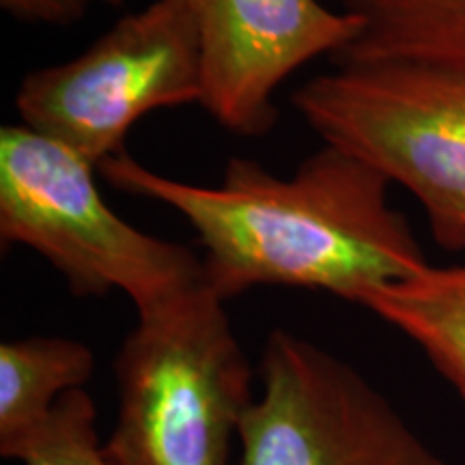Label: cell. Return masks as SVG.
Listing matches in <instances>:
<instances>
[{"instance_id":"1","label":"cell","mask_w":465,"mask_h":465,"mask_svg":"<svg viewBox=\"0 0 465 465\" xmlns=\"http://www.w3.org/2000/svg\"><path fill=\"white\" fill-rule=\"evenodd\" d=\"M114 188L158 201L194 229L203 281L224 302L257 287L325 291L362 304L371 291L414 276L427 259L383 174L325 144L278 177L232 158L223 182L199 185L151 171L130 153L97 166Z\"/></svg>"},{"instance_id":"2","label":"cell","mask_w":465,"mask_h":465,"mask_svg":"<svg viewBox=\"0 0 465 465\" xmlns=\"http://www.w3.org/2000/svg\"><path fill=\"white\" fill-rule=\"evenodd\" d=\"M113 465H231L257 392L224 300L205 281L138 312L114 360Z\"/></svg>"},{"instance_id":"3","label":"cell","mask_w":465,"mask_h":465,"mask_svg":"<svg viewBox=\"0 0 465 465\" xmlns=\"http://www.w3.org/2000/svg\"><path fill=\"white\" fill-rule=\"evenodd\" d=\"M91 162L26 125L0 130V242L44 257L78 298L121 291L136 312L203 282L190 248L125 223Z\"/></svg>"},{"instance_id":"4","label":"cell","mask_w":465,"mask_h":465,"mask_svg":"<svg viewBox=\"0 0 465 465\" xmlns=\"http://www.w3.org/2000/svg\"><path fill=\"white\" fill-rule=\"evenodd\" d=\"M302 119L405 188L438 246L465 250V67L441 63L336 65L291 97Z\"/></svg>"},{"instance_id":"5","label":"cell","mask_w":465,"mask_h":465,"mask_svg":"<svg viewBox=\"0 0 465 465\" xmlns=\"http://www.w3.org/2000/svg\"><path fill=\"white\" fill-rule=\"evenodd\" d=\"M199 37L182 0H153L114 22L72 61L35 69L15 97L22 125L93 166L125 153L138 121L201 104Z\"/></svg>"},{"instance_id":"6","label":"cell","mask_w":465,"mask_h":465,"mask_svg":"<svg viewBox=\"0 0 465 465\" xmlns=\"http://www.w3.org/2000/svg\"><path fill=\"white\" fill-rule=\"evenodd\" d=\"M240 465H446L353 366L289 330L267 336Z\"/></svg>"},{"instance_id":"7","label":"cell","mask_w":465,"mask_h":465,"mask_svg":"<svg viewBox=\"0 0 465 465\" xmlns=\"http://www.w3.org/2000/svg\"><path fill=\"white\" fill-rule=\"evenodd\" d=\"M199 37L201 106L226 132L259 138L278 121L276 93L319 56L339 58L362 20L328 0H182Z\"/></svg>"},{"instance_id":"8","label":"cell","mask_w":465,"mask_h":465,"mask_svg":"<svg viewBox=\"0 0 465 465\" xmlns=\"http://www.w3.org/2000/svg\"><path fill=\"white\" fill-rule=\"evenodd\" d=\"M95 356L65 336H26L0 345V455L20 459L58 401L91 380Z\"/></svg>"},{"instance_id":"9","label":"cell","mask_w":465,"mask_h":465,"mask_svg":"<svg viewBox=\"0 0 465 465\" xmlns=\"http://www.w3.org/2000/svg\"><path fill=\"white\" fill-rule=\"evenodd\" d=\"M358 15L362 31L334 58L353 63H441L465 67V0H328Z\"/></svg>"},{"instance_id":"10","label":"cell","mask_w":465,"mask_h":465,"mask_svg":"<svg viewBox=\"0 0 465 465\" xmlns=\"http://www.w3.org/2000/svg\"><path fill=\"white\" fill-rule=\"evenodd\" d=\"M422 349L465 399V265H427L360 304Z\"/></svg>"},{"instance_id":"11","label":"cell","mask_w":465,"mask_h":465,"mask_svg":"<svg viewBox=\"0 0 465 465\" xmlns=\"http://www.w3.org/2000/svg\"><path fill=\"white\" fill-rule=\"evenodd\" d=\"M25 465H113L97 433V410L84 388L58 401L45 427L20 455Z\"/></svg>"},{"instance_id":"12","label":"cell","mask_w":465,"mask_h":465,"mask_svg":"<svg viewBox=\"0 0 465 465\" xmlns=\"http://www.w3.org/2000/svg\"><path fill=\"white\" fill-rule=\"evenodd\" d=\"M93 0H0V7L22 22L37 25L69 26L83 20ZM108 5H121L124 0H104Z\"/></svg>"}]
</instances>
